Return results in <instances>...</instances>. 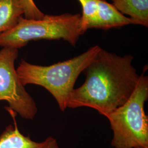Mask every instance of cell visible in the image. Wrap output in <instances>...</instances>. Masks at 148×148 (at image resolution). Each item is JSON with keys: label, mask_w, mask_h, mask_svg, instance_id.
<instances>
[{"label": "cell", "mask_w": 148, "mask_h": 148, "mask_svg": "<svg viewBox=\"0 0 148 148\" xmlns=\"http://www.w3.org/2000/svg\"><path fill=\"white\" fill-rule=\"evenodd\" d=\"M131 55L120 56L102 48L83 71L85 82L75 88L68 108H90L106 117L124 104L140 77Z\"/></svg>", "instance_id": "cell-1"}, {"label": "cell", "mask_w": 148, "mask_h": 148, "mask_svg": "<svg viewBox=\"0 0 148 148\" xmlns=\"http://www.w3.org/2000/svg\"><path fill=\"white\" fill-rule=\"evenodd\" d=\"M101 48L95 45L84 53L48 66L29 63L21 60L16 73L21 84L40 86L53 95L60 110L68 108L70 96L79 75L94 60Z\"/></svg>", "instance_id": "cell-2"}, {"label": "cell", "mask_w": 148, "mask_h": 148, "mask_svg": "<svg viewBox=\"0 0 148 148\" xmlns=\"http://www.w3.org/2000/svg\"><path fill=\"white\" fill-rule=\"evenodd\" d=\"M140 75L135 90L122 106L108 115L114 148H148V118L144 105L148 99V76Z\"/></svg>", "instance_id": "cell-3"}, {"label": "cell", "mask_w": 148, "mask_h": 148, "mask_svg": "<svg viewBox=\"0 0 148 148\" xmlns=\"http://www.w3.org/2000/svg\"><path fill=\"white\" fill-rule=\"evenodd\" d=\"M80 21L79 14L45 15L40 19L21 16L13 28L0 34V47L19 49L31 41L61 39L75 46L83 35Z\"/></svg>", "instance_id": "cell-4"}, {"label": "cell", "mask_w": 148, "mask_h": 148, "mask_svg": "<svg viewBox=\"0 0 148 148\" xmlns=\"http://www.w3.org/2000/svg\"><path fill=\"white\" fill-rule=\"evenodd\" d=\"M18 49L2 47L0 50V101L26 120H33L37 114V105L21 84L15 68Z\"/></svg>", "instance_id": "cell-5"}, {"label": "cell", "mask_w": 148, "mask_h": 148, "mask_svg": "<svg viewBox=\"0 0 148 148\" xmlns=\"http://www.w3.org/2000/svg\"><path fill=\"white\" fill-rule=\"evenodd\" d=\"M82 7L80 27L83 34L89 29L108 30L138 23L126 17L106 0H78Z\"/></svg>", "instance_id": "cell-6"}, {"label": "cell", "mask_w": 148, "mask_h": 148, "mask_svg": "<svg viewBox=\"0 0 148 148\" xmlns=\"http://www.w3.org/2000/svg\"><path fill=\"white\" fill-rule=\"evenodd\" d=\"M13 121V125L5 127L0 135V148H59L55 138L49 136L41 142L32 140L19 131L16 121V114L8 106L5 108Z\"/></svg>", "instance_id": "cell-7"}, {"label": "cell", "mask_w": 148, "mask_h": 148, "mask_svg": "<svg viewBox=\"0 0 148 148\" xmlns=\"http://www.w3.org/2000/svg\"><path fill=\"white\" fill-rule=\"evenodd\" d=\"M122 14H126L138 25L148 26V0H111Z\"/></svg>", "instance_id": "cell-8"}, {"label": "cell", "mask_w": 148, "mask_h": 148, "mask_svg": "<svg viewBox=\"0 0 148 148\" xmlns=\"http://www.w3.org/2000/svg\"><path fill=\"white\" fill-rule=\"evenodd\" d=\"M24 14L21 0H0V34L15 27Z\"/></svg>", "instance_id": "cell-9"}, {"label": "cell", "mask_w": 148, "mask_h": 148, "mask_svg": "<svg viewBox=\"0 0 148 148\" xmlns=\"http://www.w3.org/2000/svg\"><path fill=\"white\" fill-rule=\"evenodd\" d=\"M24 9V18L30 19H40L45 15L37 7L34 0H21Z\"/></svg>", "instance_id": "cell-10"}]
</instances>
